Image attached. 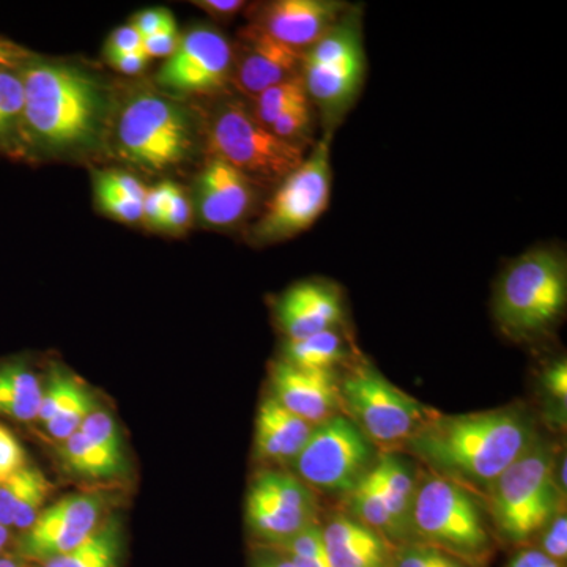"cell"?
I'll use <instances>...</instances> for the list:
<instances>
[{
  "label": "cell",
  "instance_id": "obj_1",
  "mask_svg": "<svg viewBox=\"0 0 567 567\" xmlns=\"http://www.w3.org/2000/svg\"><path fill=\"white\" fill-rule=\"evenodd\" d=\"M536 440L535 421L516 406L453 416L432 412L404 450L435 476L486 495Z\"/></svg>",
  "mask_w": 567,
  "mask_h": 567
},
{
  "label": "cell",
  "instance_id": "obj_2",
  "mask_svg": "<svg viewBox=\"0 0 567 567\" xmlns=\"http://www.w3.org/2000/svg\"><path fill=\"white\" fill-rule=\"evenodd\" d=\"M24 136L54 151L89 145L99 134L103 99L84 71L58 63H25Z\"/></svg>",
  "mask_w": 567,
  "mask_h": 567
},
{
  "label": "cell",
  "instance_id": "obj_3",
  "mask_svg": "<svg viewBox=\"0 0 567 567\" xmlns=\"http://www.w3.org/2000/svg\"><path fill=\"white\" fill-rule=\"evenodd\" d=\"M566 301L565 257L555 249L536 248L514 260L499 278L494 315L503 333L528 341L558 323Z\"/></svg>",
  "mask_w": 567,
  "mask_h": 567
},
{
  "label": "cell",
  "instance_id": "obj_4",
  "mask_svg": "<svg viewBox=\"0 0 567 567\" xmlns=\"http://www.w3.org/2000/svg\"><path fill=\"white\" fill-rule=\"evenodd\" d=\"M555 465L551 447L536 440L488 487V511L496 528L511 543L532 539L558 513L561 491L555 481Z\"/></svg>",
  "mask_w": 567,
  "mask_h": 567
},
{
  "label": "cell",
  "instance_id": "obj_5",
  "mask_svg": "<svg viewBox=\"0 0 567 567\" xmlns=\"http://www.w3.org/2000/svg\"><path fill=\"white\" fill-rule=\"evenodd\" d=\"M412 525L415 535L458 559L480 561L491 551V535L475 495L445 477L432 475L417 484Z\"/></svg>",
  "mask_w": 567,
  "mask_h": 567
},
{
  "label": "cell",
  "instance_id": "obj_6",
  "mask_svg": "<svg viewBox=\"0 0 567 567\" xmlns=\"http://www.w3.org/2000/svg\"><path fill=\"white\" fill-rule=\"evenodd\" d=\"M339 394L342 412L383 453L404 447L432 413L372 365H357L339 380Z\"/></svg>",
  "mask_w": 567,
  "mask_h": 567
},
{
  "label": "cell",
  "instance_id": "obj_7",
  "mask_svg": "<svg viewBox=\"0 0 567 567\" xmlns=\"http://www.w3.org/2000/svg\"><path fill=\"white\" fill-rule=\"evenodd\" d=\"M212 156L229 163L249 181L282 182L305 162V148L279 140L240 102L223 104L208 130Z\"/></svg>",
  "mask_w": 567,
  "mask_h": 567
},
{
  "label": "cell",
  "instance_id": "obj_8",
  "mask_svg": "<svg viewBox=\"0 0 567 567\" xmlns=\"http://www.w3.org/2000/svg\"><path fill=\"white\" fill-rule=\"evenodd\" d=\"M123 158L151 171L178 166L193 151L188 114L173 100L140 93L123 106L117 123Z\"/></svg>",
  "mask_w": 567,
  "mask_h": 567
},
{
  "label": "cell",
  "instance_id": "obj_9",
  "mask_svg": "<svg viewBox=\"0 0 567 567\" xmlns=\"http://www.w3.org/2000/svg\"><path fill=\"white\" fill-rule=\"evenodd\" d=\"M331 134L322 137L308 158L287 175L265 207L249 237L256 245L278 244L305 233L323 215L331 197Z\"/></svg>",
  "mask_w": 567,
  "mask_h": 567
},
{
  "label": "cell",
  "instance_id": "obj_10",
  "mask_svg": "<svg viewBox=\"0 0 567 567\" xmlns=\"http://www.w3.org/2000/svg\"><path fill=\"white\" fill-rule=\"evenodd\" d=\"M374 447L341 413L316 425L292 464L298 477L312 491L349 496L374 466L379 457Z\"/></svg>",
  "mask_w": 567,
  "mask_h": 567
},
{
  "label": "cell",
  "instance_id": "obj_11",
  "mask_svg": "<svg viewBox=\"0 0 567 567\" xmlns=\"http://www.w3.org/2000/svg\"><path fill=\"white\" fill-rule=\"evenodd\" d=\"M317 513L316 492L300 477L276 470L260 473L246 498L249 528L275 547L317 525Z\"/></svg>",
  "mask_w": 567,
  "mask_h": 567
},
{
  "label": "cell",
  "instance_id": "obj_12",
  "mask_svg": "<svg viewBox=\"0 0 567 567\" xmlns=\"http://www.w3.org/2000/svg\"><path fill=\"white\" fill-rule=\"evenodd\" d=\"M234 47L216 29L194 28L181 39L177 50L163 63L156 84L181 95L223 91L230 82Z\"/></svg>",
  "mask_w": 567,
  "mask_h": 567
},
{
  "label": "cell",
  "instance_id": "obj_13",
  "mask_svg": "<svg viewBox=\"0 0 567 567\" xmlns=\"http://www.w3.org/2000/svg\"><path fill=\"white\" fill-rule=\"evenodd\" d=\"M102 498L96 495H70L41 511L22 539V551L29 557H62L87 539L99 525Z\"/></svg>",
  "mask_w": 567,
  "mask_h": 567
},
{
  "label": "cell",
  "instance_id": "obj_14",
  "mask_svg": "<svg viewBox=\"0 0 567 567\" xmlns=\"http://www.w3.org/2000/svg\"><path fill=\"white\" fill-rule=\"evenodd\" d=\"M303 59V51L293 50L249 24L234 47L230 82L238 92L256 99L267 89L301 74Z\"/></svg>",
  "mask_w": 567,
  "mask_h": 567
},
{
  "label": "cell",
  "instance_id": "obj_15",
  "mask_svg": "<svg viewBox=\"0 0 567 567\" xmlns=\"http://www.w3.org/2000/svg\"><path fill=\"white\" fill-rule=\"evenodd\" d=\"M338 0H276L257 10L251 24L298 51H308L344 18Z\"/></svg>",
  "mask_w": 567,
  "mask_h": 567
},
{
  "label": "cell",
  "instance_id": "obj_16",
  "mask_svg": "<svg viewBox=\"0 0 567 567\" xmlns=\"http://www.w3.org/2000/svg\"><path fill=\"white\" fill-rule=\"evenodd\" d=\"M271 398L306 423L319 425L341 415L336 371H308L279 360L271 365Z\"/></svg>",
  "mask_w": 567,
  "mask_h": 567
},
{
  "label": "cell",
  "instance_id": "obj_17",
  "mask_svg": "<svg viewBox=\"0 0 567 567\" xmlns=\"http://www.w3.org/2000/svg\"><path fill=\"white\" fill-rule=\"evenodd\" d=\"M276 319L287 339L338 330L344 320L341 293L330 282L305 281L287 289L276 305Z\"/></svg>",
  "mask_w": 567,
  "mask_h": 567
},
{
  "label": "cell",
  "instance_id": "obj_18",
  "mask_svg": "<svg viewBox=\"0 0 567 567\" xmlns=\"http://www.w3.org/2000/svg\"><path fill=\"white\" fill-rule=\"evenodd\" d=\"M246 175L212 156L197 178V210L207 226L226 229L241 221L252 204V185Z\"/></svg>",
  "mask_w": 567,
  "mask_h": 567
},
{
  "label": "cell",
  "instance_id": "obj_19",
  "mask_svg": "<svg viewBox=\"0 0 567 567\" xmlns=\"http://www.w3.org/2000/svg\"><path fill=\"white\" fill-rule=\"evenodd\" d=\"M331 567H393L390 544L352 516L339 514L322 528Z\"/></svg>",
  "mask_w": 567,
  "mask_h": 567
},
{
  "label": "cell",
  "instance_id": "obj_20",
  "mask_svg": "<svg viewBox=\"0 0 567 567\" xmlns=\"http://www.w3.org/2000/svg\"><path fill=\"white\" fill-rule=\"evenodd\" d=\"M365 61L319 65L303 61V76L309 102L322 111L324 121H338L357 99L363 85Z\"/></svg>",
  "mask_w": 567,
  "mask_h": 567
},
{
  "label": "cell",
  "instance_id": "obj_21",
  "mask_svg": "<svg viewBox=\"0 0 567 567\" xmlns=\"http://www.w3.org/2000/svg\"><path fill=\"white\" fill-rule=\"evenodd\" d=\"M316 425L306 423L274 398L260 405L256 420V451L262 458L276 462H293L300 454Z\"/></svg>",
  "mask_w": 567,
  "mask_h": 567
},
{
  "label": "cell",
  "instance_id": "obj_22",
  "mask_svg": "<svg viewBox=\"0 0 567 567\" xmlns=\"http://www.w3.org/2000/svg\"><path fill=\"white\" fill-rule=\"evenodd\" d=\"M372 470H374L380 491H382L383 499H385L395 527L401 533L402 539H409L410 535H415L412 525V511L417 491L412 468L394 453H382L377 457Z\"/></svg>",
  "mask_w": 567,
  "mask_h": 567
},
{
  "label": "cell",
  "instance_id": "obj_23",
  "mask_svg": "<svg viewBox=\"0 0 567 567\" xmlns=\"http://www.w3.org/2000/svg\"><path fill=\"white\" fill-rule=\"evenodd\" d=\"M43 388L39 379L22 365L0 368V415L20 421L39 417Z\"/></svg>",
  "mask_w": 567,
  "mask_h": 567
},
{
  "label": "cell",
  "instance_id": "obj_24",
  "mask_svg": "<svg viewBox=\"0 0 567 567\" xmlns=\"http://www.w3.org/2000/svg\"><path fill=\"white\" fill-rule=\"evenodd\" d=\"M347 344L338 330H328L309 338L287 339L282 360L308 371H336V365L344 363Z\"/></svg>",
  "mask_w": 567,
  "mask_h": 567
},
{
  "label": "cell",
  "instance_id": "obj_25",
  "mask_svg": "<svg viewBox=\"0 0 567 567\" xmlns=\"http://www.w3.org/2000/svg\"><path fill=\"white\" fill-rule=\"evenodd\" d=\"M349 509L350 516L354 520L371 528L377 535L383 537L388 544L399 543L402 539L401 533L395 527L390 511H388L382 491H380L379 481H377L374 470L358 483V486L350 492Z\"/></svg>",
  "mask_w": 567,
  "mask_h": 567
},
{
  "label": "cell",
  "instance_id": "obj_26",
  "mask_svg": "<svg viewBox=\"0 0 567 567\" xmlns=\"http://www.w3.org/2000/svg\"><path fill=\"white\" fill-rule=\"evenodd\" d=\"M303 61L319 65L365 61L358 20L342 18L322 40L305 52Z\"/></svg>",
  "mask_w": 567,
  "mask_h": 567
},
{
  "label": "cell",
  "instance_id": "obj_27",
  "mask_svg": "<svg viewBox=\"0 0 567 567\" xmlns=\"http://www.w3.org/2000/svg\"><path fill=\"white\" fill-rule=\"evenodd\" d=\"M118 544L117 524L110 522L106 527L96 528L69 554L50 559L47 567H117Z\"/></svg>",
  "mask_w": 567,
  "mask_h": 567
},
{
  "label": "cell",
  "instance_id": "obj_28",
  "mask_svg": "<svg viewBox=\"0 0 567 567\" xmlns=\"http://www.w3.org/2000/svg\"><path fill=\"white\" fill-rule=\"evenodd\" d=\"M24 136V89L20 71L0 73V147L13 148Z\"/></svg>",
  "mask_w": 567,
  "mask_h": 567
},
{
  "label": "cell",
  "instance_id": "obj_29",
  "mask_svg": "<svg viewBox=\"0 0 567 567\" xmlns=\"http://www.w3.org/2000/svg\"><path fill=\"white\" fill-rule=\"evenodd\" d=\"M62 456L71 472L80 476L106 477L121 472L122 462L93 446L81 431L63 440Z\"/></svg>",
  "mask_w": 567,
  "mask_h": 567
},
{
  "label": "cell",
  "instance_id": "obj_30",
  "mask_svg": "<svg viewBox=\"0 0 567 567\" xmlns=\"http://www.w3.org/2000/svg\"><path fill=\"white\" fill-rule=\"evenodd\" d=\"M306 102H309L308 92H306L303 76L298 74L292 80L276 84L257 95L254 99L251 112L257 122L270 128L287 111Z\"/></svg>",
  "mask_w": 567,
  "mask_h": 567
},
{
  "label": "cell",
  "instance_id": "obj_31",
  "mask_svg": "<svg viewBox=\"0 0 567 567\" xmlns=\"http://www.w3.org/2000/svg\"><path fill=\"white\" fill-rule=\"evenodd\" d=\"M295 567H331L324 548L323 533L319 525L303 529L290 539L278 544Z\"/></svg>",
  "mask_w": 567,
  "mask_h": 567
},
{
  "label": "cell",
  "instance_id": "obj_32",
  "mask_svg": "<svg viewBox=\"0 0 567 567\" xmlns=\"http://www.w3.org/2000/svg\"><path fill=\"white\" fill-rule=\"evenodd\" d=\"M92 410H95L92 395L81 383H78L69 401L59 410L58 415L44 425L55 439L66 440L74 432L80 431L81 424L84 423Z\"/></svg>",
  "mask_w": 567,
  "mask_h": 567
},
{
  "label": "cell",
  "instance_id": "obj_33",
  "mask_svg": "<svg viewBox=\"0 0 567 567\" xmlns=\"http://www.w3.org/2000/svg\"><path fill=\"white\" fill-rule=\"evenodd\" d=\"M80 431L93 446L100 447L107 456L123 464L122 440L117 424L106 410H92L81 424Z\"/></svg>",
  "mask_w": 567,
  "mask_h": 567
},
{
  "label": "cell",
  "instance_id": "obj_34",
  "mask_svg": "<svg viewBox=\"0 0 567 567\" xmlns=\"http://www.w3.org/2000/svg\"><path fill=\"white\" fill-rule=\"evenodd\" d=\"M312 126L311 102L297 104L292 110L287 111L270 126V132L279 140L289 144L300 145L305 148Z\"/></svg>",
  "mask_w": 567,
  "mask_h": 567
},
{
  "label": "cell",
  "instance_id": "obj_35",
  "mask_svg": "<svg viewBox=\"0 0 567 567\" xmlns=\"http://www.w3.org/2000/svg\"><path fill=\"white\" fill-rule=\"evenodd\" d=\"M35 473L37 468L33 466H22L9 480L0 484V525L2 527L7 528L13 525L14 513H17L22 495L28 491Z\"/></svg>",
  "mask_w": 567,
  "mask_h": 567
},
{
  "label": "cell",
  "instance_id": "obj_36",
  "mask_svg": "<svg viewBox=\"0 0 567 567\" xmlns=\"http://www.w3.org/2000/svg\"><path fill=\"white\" fill-rule=\"evenodd\" d=\"M51 483L47 476L37 470L35 476L29 484L28 491L22 495L20 505H18L17 513H14L13 525L14 527L28 529L32 527L33 522L41 514V506L47 502L50 495Z\"/></svg>",
  "mask_w": 567,
  "mask_h": 567
},
{
  "label": "cell",
  "instance_id": "obj_37",
  "mask_svg": "<svg viewBox=\"0 0 567 567\" xmlns=\"http://www.w3.org/2000/svg\"><path fill=\"white\" fill-rule=\"evenodd\" d=\"M78 380L73 377L62 374V372H52L50 383L41 395L39 420L41 423H50L52 417L58 415L59 410L69 401L74 388L78 386Z\"/></svg>",
  "mask_w": 567,
  "mask_h": 567
},
{
  "label": "cell",
  "instance_id": "obj_38",
  "mask_svg": "<svg viewBox=\"0 0 567 567\" xmlns=\"http://www.w3.org/2000/svg\"><path fill=\"white\" fill-rule=\"evenodd\" d=\"M96 197L104 208V212L110 213L118 221L134 224L142 221V203L130 199L123 194L114 192V189L106 188V186L95 183Z\"/></svg>",
  "mask_w": 567,
  "mask_h": 567
},
{
  "label": "cell",
  "instance_id": "obj_39",
  "mask_svg": "<svg viewBox=\"0 0 567 567\" xmlns=\"http://www.w3.org/2000/svg\"><path fill=\"white\" fill-rule=\"evenodd\" d=\"M193 207L188 196L181 188H175L169 203L166 205L162 219L156 229L166 233L182 234L192 226Z\"/></svg>",
  "mask_w": 567,
  "mask_h": 567
},
{
  "label": "cell",
  "instance_id": "obj_40",
  "mask_svg": "<svg viewBox=\"0 0 567 567\" xmlns=\"http://www.w3.org/2000/svg\"><path fill=\"white\" fill-rule=\"evenodd\" d=\"M181 32H178L177 24L167 25L163 31L153 33L147 39H142L141 54L147 61L151 59H169L181 44Z\"/></svg>",
  "mask_w": 567,
  "mask_h": 567
},
{
  "label": "cell",
  "instance_id": "obj_41",
  "mask_svg": "<svg viewBox=\"0 0 567 567\" xmlns=\"http://www.w3.org/2000/svg\"><path fill=\"white\" fill-rule=\"evenodd\" d=\"M543 537V554L555 561H565L567 557V520L565 511L559 509L548 522Z\"/></svg>",
  "mask_w": 567,
  "mask_h": 567
},
{
  "label": "cell",
  "instance_id": "obj_42",
  "mask_svg": "<svg viewBox=\"0 0 567 567\" xmlns=\"http://www.w3.org/2000/svg\"><path fill=\"white\" fill-rule=\"evenodd\" d=\"M175 188L177 185H174L173 182H163L158 186L147 188L144 200H142V221L156 229Z\"/></svg>",
  "mask_w": 567,
  "mask_h": 567
},
{
  "label": "cell",
  "instance_id": "obj_43",
  "mask_svg": "<svg viewBox=\"0 0 567 567\" xmlns=\"http://www.w3.org/2000/svg\"><path fill=\"white\" fill-rule=\"evenodd\" d=\"M25 466L24 450L18 440L0 425V484Z\"/></svg>",
  "mask_w": 567,
  "mask_h": 567
},
{
  "label": "cell",
  "instance_id": "obj_44",
  "mask_svg": "<svg viewBox=\"0 0 567 567\" xmlns=\"http://www.w3.org/2000/svg\"><path fill=\"white\" fill-rule=\"evenodd\" d=\"M174 22L173 13L169 10L163 9V7H153V9L140 11L130 24L140 32L142 39H147Z\"/></svg>",
  "mask_w": 567,
  "mask_h": 567
},
{
  "label": "cell",
  "instance_id": "obj_45",
  "mask_svg": "<svg viewBox=\"0 0 567 567\" xmlns=\"http://www.w3.org/2000/svg\"><path fill=\"white\" fill-rule=\"evenodd\" d=\"M95 183L106 186V188L114 189V192L123 194V196L130 197V199L142 203L147 193V188L136 177L130 174L123 173H100L96 175Z\"/></svg>",
  "mask_w": 567,
  "mask_h": 567
},
{
  "label": "cell",
  "instance_id": "obj_46",
  "mask_svg": "<svg viewBox=\"0 0 567 567\" xmlns=\"http://www.w3.org/2000/svg\"><path fill=\"white\" fill-rule=\"evenodd\" d=\"M445 557L434 547L410 546L401 551L393 567H440Z\"/></svg>",
  "mask_w": 567,
  "mask_h": 567
},
{
  "label": "cell",
  "instance_id": "obj_47",
  "mask_svg": "<svg viewBox=\"0 0 567 567\" xmlns=\"http://www.w3.org/2000/svg\"><path fill=\"white\" fill-rule=\"evenodd\" d=\"M142 37L132 24L121 25L107 39L104 54H106V59L112 55L128 54V52L140 51Z\"/></svg>",
  "mask_w": 567,
  "mask_h": 567
},
{
  "label": "cell",
  "instance_id": "obj_48",
  "mask_svg": "<svg viewBox=\"0 0 567 567\" xmlns=\"http://www.w3.org/2000/svg\"><path fill=\"white\" fill-rule=\"evenodd\" d=\"M543 385L546 388L547 393L563 405L566 410L567 402V363L566 360L555 361L554 364L548 365L547 371L544 372Z\"/></svg>",
  "mask_w": 567,
  "mask_h": 567
},
{
  "label": "cell",
  "instance_id": "obj_49",
  "mask_svg": "<svg viewBox=\"0 0 567 567\" xmlns=\"http://www.w3.org/2000/svg\"><path fill=\"white\" fill-rule=\"evenodd\" d=\"M193 3L215 20H229L246 7L244 0H194Z\"/></svg>",
  "mask_w": 567,
  "mask_h": 567
},
{
  "label": "cell",
  "instance_id": "obj_50",
  "mask_svg": "<svg viewBox=\"0 0 567 567\" xmlns=\"http://www.w3.org/2000/svg\"><path fill=\"white\" fill-rule=\"evenodd\" d=\"M29 62V52L0 37V73L20 70Z\"/></svg>",
  "mask_w": 567,
  "mask_h": 567
},
{
  "label": "cell",
  "instance_id": "obj_51",
  "mask_svg": "<svg viewBox=\"0 0 567 567\" xmlns=\"http://www.w3.org/2000/svg\"><path fill=\"white\" fill-rule=\"evenodd\" d=\"M107 62L118 73L126 74V76H136L147 66V59L141 54L140 51L128 52V54L112 55L107 58Z\"/></svg>",
  "mask_w": 567,
  "mask_h": 567
},
{
  "label": "cell",
  "instance_id": "obj_52",
  "mask_svg": "<svg viewBox=\"0 0 567 567\" xmlns=\"http://www.w3.org/2000/svg\"><path fill=\"white\" fill-rule=\"evenodd\" d=\"M507 567H561V563L555 561L540 550H522L511 559Z\"/></svg>",
  "mask_w": 567,
  "mask_h": 567
},
{
  "label": "cell",
  "instance_id": "obj_53",
  "mask_svg": "<svg viewBox=\"0 0 567 567\" xmlns=\"http://www.w3.org/2000/svg\"><path fill=\"white\" fill-rule=\"evenodd\" d=\"M259 567H295L289 558H270L260 563Z\"/></svg>",
  "mask_w": 567,
  "mask_h": 567
},
{
  "label": "cell",
  "instance_id": "obj_54",
  "mask_svg": "<svg viewBox=\"0 0 567 567\" xmlns=\"http://www.w3.org/2000/svg\"><path fill=\"white\" fill-rule=\"evenodd\" d=\"M440 567H464L461 565V563L457 561V559H454V558H451V557H445V559H443V563L442 565H440Z\"/></svg>",
  "mask_w": 567,
  "mask_h": 567
},
{
  "label": "cell",
  "instance_id": "obj_55",
  "mask_svg": "<svg viewBox=\"0 0 567 567\" xmlns=\"http://www.w3.org/2000/svg\"><path fill=\"white\" fill-rule=\"evenodd\" d=\"M0 567H18L13 561H9V559H0Z\"/></svg>",
  "mask_w": 567,
  "mask_h": 567
}]
</instances>
